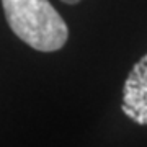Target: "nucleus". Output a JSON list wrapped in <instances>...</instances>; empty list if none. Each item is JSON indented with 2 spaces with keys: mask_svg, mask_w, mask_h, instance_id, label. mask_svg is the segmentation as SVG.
Instances as JSON below:
<instances>
[{
  "mask_svg": "<svg viewBox=\"0 0 147 147\" xmlns=\"http://www.w3.org/2000/svg\"><path fill=\"white\" fill-rule=\"evenodd\" d=\"M11 31L41 53H54L67 42L69 28L49 0H2Z\"/></svg>",
  "mask_w": 147,
  "mask_h": 147,
  "instance_id": "obj_1",
  "label": "nucleus"
},
{
  "mask_svg": "<svg viewBox=\"0 0 147 147\" xmlns=\"http://www.w3.org/2000/svg\"><path fill=\"white\" fill-rule=\"evenodd\" d=\"M123 113L137 124H147V54L132 67L123 88Z\"/></svg>",
  "mask_w": 147,
  "mask_h": 147,
  "instance_id": "obj_2",
  "label": "nucleus"
},
{
  "mask_svg": "<svg viewBox=\"0 0 147 147\" xmlns=\"http://www.w3.org/2000/svg\"><path fill=\"white\" fill-rule=\"evenodd\" d=\"M64 3H69V5H74V3H79L80 0H62Z\"/></svg>",
  "mask_w": 147,
  "mask_h": 147,
  "instance_id": "obj_3",
  "label": "nucleus"
}]
</instances>
